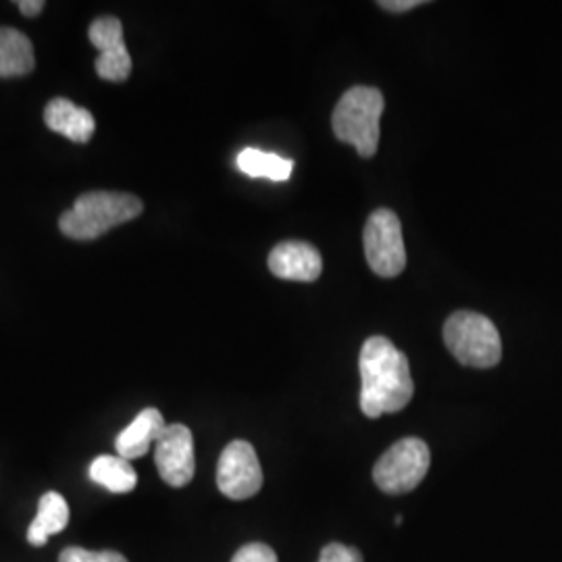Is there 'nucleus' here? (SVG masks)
I'll use <instances>...</instances> for the list:
<instances>
[{"instance_id":"obj_1","label":"nucleus","mask_w":562,"mask_h":562,"mask_svg":"<svg viewBox=\"0 0 562 562\" xmlns=\"http://www.w3.org/2000/svg\"><path fill=\"white\" fill-rule=\"evenodd\" d=\"M361 411L369 419L398 413L415 394L408 359L392 341L373 336L362 344Z\"/></svg>"},{"instance_id":"obj_2","label":"nucleus","mask_w":562,"mask_h":562,"mask_svg":"<svg viewBox=\"0 0 562 562\" xmlns=\"http://www.w3.org/2000/svg\"><path fill=\"white\" fill-rule=\"evenodd\" d=\"M140 199L123 192H86L60 215L59 229L71 240H97L121 223L140 217Z\"/></svg>"},{"instance_id":"obj_3","label":"nucleus","mask_w":562,"mask_h":562,"mask_svg":"<svg viewBox=\"0 0 562 562\" xmlns=\"http://www.w3.org/2000/svg\"><path fill=\"white\" fill-rule=\"evenodd\" d=\"M383 94L378 88L355 86L341 94L336 104L331 127L341 142L357 148V153L371 159L380 146V120Z\"/></svg>"},{"instance_id":"obj_4","label":"nucleus","mask_w":562,"mask_h":562,"mask_svg":"<svg viewBox=\"0 0 562 562\" xmlns=\"http://www.w3.org/2000/svg\"><path fill=\"white\" fill-rule=\"evenodd\" d=\"M443 341L464 367L490 369L503 359L501 334L482 313L459 311L450 315L443 325Z\"/></svg>"},{"instance_id":"obj_5","label":"nucleus","mask_w":562,"mask_h":562,"mask_svg":"<svg viewBox=\"0 0 562 562\" xmlns=\"http://www.w3.org/2000/svg\"><path fill=\"white\" fill-rule=\"evenodd\" d=\"M429 464L431 452L427 443L419 438H404L382 454L373 469V480L385 494H408L425 480Z\"/></svg>"},{"instance_id":"obj_6","label":"nucleus","mask_w":562,"mask_h":562,"mask_svg":"<svg viewBox=\"0 0 562 562\" xmlns=\"http://www.w3.org/2000/svg\"><path fill=\"white\" fill-rule=\"evenodd\" d=\"M364 257L380 278H396L406 267V248L402 240L398 215L390 209H378L364 225Z\"/></svg>"},{"instance_id":"obj_7","label":"nucleus","mask_w":562,"mask_h":562,"mask_svg":"<svg viewBox=\"0 0 562 562\" xmlns=\"http://www.w3.org/2000/svg\"><path fill=\"white\" fill-rule=\"evenodd\" d=\"M217 485L232 501H248L261 492V462L252 443L234 440L225 446L217 464Z\"/></svg>"},{"instance_id":"obj_8","label":"nucleus","mask_w":562,"mask_h":562,"mask_svg":"<svg viewBox=\"0 0 562 562\" xmlns=\"http://www.w3.org/2000/svg\"><path fill=\"white\" fill-rule=\"evenodd\" d=\"M155 462L162 482L171 487H183L192 482L196 471L192 431L181 423L167 425L155 443Z\"/></svg>"},{"instance_id":"obj_9","label":"nucleus","mask_w":562,"mask_h":562,"mask_svg":"<svg viewBox=\"0 0 562 562\" xmlns=\"http://www.w3.org/2000/svg\"><path fill=\"white\" fill-rule=\"evenodd\" d=\"M269 269L280 280L315 281L322 276L323 259L308 241H281L269 255Z\"/></svg>"},{"instance_id":"obj_10","label":"nucleus","mask_w":562,"mask_h":562,"mask_svg":"<svg viewBox=\"0 0 562 562\" xmlns=\"http://www.w3.org/2000/svg\"><path fill=\"white\" fill-rule=\"evenodd\" d=\"M44 123L48 125V130L78 144L90 140L97 130L94 115L69 99H53L48 102L44 109Z\"/></svg>"},{"instance_id":"obj_11","label":"nucleus","mask_w":562,"mask_h":562,"mask_svg":"<svg viewBox=\"0 0 562 562\" xmlns=\"http://www.w3.org/2000/svg\"><path fill=\"white\" fill-rule=\"evenodd\" d=\"M165 427L167 423L157 408H144L140 415L115 438L117 457L125 461L140 459L150 450V446L161 438Z\"/></svg>"},{"instance_id":"obj_12","label":"nucleus","mask_w":562,"mask_h":562,"mask_svg":"<svg viewBox=\"0 0 562 562\" xmlns=\"http://www.w3.org/2000/svg\"><path fill=\"white\" fill-rule=\"evenodd\" d=\"M34 46L15 27H0V78H21L34 71Z\"/></svg>"},{"instance_id":"obj_13","label":"nucleus","mask_w":562,"mask_h":562,"mask_svg":"<svg viewBox=\"0 0 562 562\" xmlns=\"http://www.w3.org/2000/svg\"><path fill=\"white\" fill-rule=\"evenodd\" d=\"M67 525L69 504L57 492H46L38 503V515L27 529V542L44 546L50 536H57Z\"/></svg>"},{"instance_id":"obj_14","label":"nucleus","mask_w":562,"mask_h":562,"mask_svg":"<svg viewBox=\"0 0 562 562\" xmlns=\"http://www.w3.org/2000/svg\"><path fill=\"white\" fill-rule=\"evenodd\" d=\"M90 480L113 494H130L138 485V475L132 462L109 454H102L92 461Z\"/></svg>"},{"instance_id":"obj_15","label":"nucleus","mask_w":562,"mask_h":562,"mask_svg":"<svg viewBox=\"0 0 562 562\" xmlns=\"http://www.w3.org/2000/svg\"><path fill=\"white\" fill-rule=\"evenodd\" d=\"M238 169L250 178H267V180H290L294 162L278 157L273 153H262L257 148H246L238 155Z\"/></svg>"},{"instance_id":"obj_16","label":"nucleus","mask_w":562,"mask_h":562,"mask_svg":"<svg viewBox=\"0 0 562 562\" xmlns=\"http://www.w3.org/2000/svg\"><path fill=\"white\" fill-rule=\"evenodd\" d=\"M88 38L101 53L125 48L123 25L117 18H99V20L92 21V25L88 30Z\"/></svg>"},{"instance_id":"obj_17","label":"nucleus","mask_w":562,"mask_h":562,"mask_svg":"<svg viewBox=\"0 0 562 562\" xmlns=\"http://www.w3.org/2000/svg\"><path fill=\"white\" fill-rule=\"evenodd\" d=\"M94 69L102 80L115 81V83L127 80L132 74V57L127 53V46L120 50L101 53L94 63Z\"/></svg>"},{"instance_id":"obj_18","label":"nucleus","mask_w":562,"mask_h":562,"mask_svg":"<svg viewBox=\"0 0 562 562\" xmlns=\"http://www.w3.org/2000/svg\"><path fill=\"white\" fill-rule=\"evenodd\" d=\"M59 562H127V559L115 550L92 552V550H83L78 546H71V548H65L60 552Z\"/></svg>"},{"instance_id":"obj_19","label":"nucleus","mask_w":562,"mask_h":562,"mask_svg":"<svg viewBox=\"0 0 562 562\" xmlns=\"http://www.w3.org/2000/svg\"><path fill=\"white\" fill-rule=\"evenodd\" d=\"M232 562H278V554L267 543H246L234 554Z\"/></svg>"},{"instance_id":"obj_20","label":"nucleus","mask_w":562,"mask_h":562,"mask_svg":"<svg viewBox=\"0 0 562 562\" xmlns=\"http://www.w3.org/2000/svg\"><path fill=\"white\" fill-rule=\"evenodd\" d=\"M319 562H362V554L357 548H348L344 543H327L322 550Z\"/></svg>"},{"instance_id":"obj_21","label":"nucleus","mask_w":562,"mask_h":562,"mask_svg":"<svg viewBox=\"0 0 562 562\" xmlns=\"http://www.w3.org/2000/svg\"><path fill=\"white\" fill-rule=\"evenodd\" d=\"M419 4H423V0H383V2H380V7H383L385 11H394V13L411 11Z\"/></svg>"},{"instance_id":"obj_22","label":"nucleus","mask_w":562,"mask_h":562,"mask_svg":"<svg viewBox=\"0 0 562 562\" xmlns=\"http://www.w3.org/2000/svg\"><path fill=\"white\" fill-rule=\"evenodd\" d=\"M44 7H46L44 0H20V2H18V9H20V13L23 18H36V15H41Z\"/></svg>"}]
</instances>
